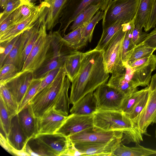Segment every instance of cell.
I'll return each instance as SVG.
<instances>
[{
    "label": "cell",
    "mask_w": 156,
    "mask_h": 156,
    "mask_svg": "<svg viewBox=\"0 0 156 156\" xmlns=\"http://www.w3.org/2000/svg\"><path fill=\"white\" fill-rule=\"evenodd\" d=\"M38 9L24 20L15 24L0 35V43L9 42L32 27L43 12L45 8L43 1Z\"/></svg>",
    "instance_id": "19"
},
{
    "label": "cell",
    "mask_w": 156,
    "mask_h": 156,
    "mask_svg": "<svg viewBox=\"0 0 156 156\" xmlns=\"http://www.w3.org/2000/svg\"><path fill=\"white\" fill-rule=\"evenodd\" d=\"M0 127L7 137L12 117L10 115L2 98L0 97Z\"/></svg>",
    "instance_id": "38"
},
{
    "label": "cell",
    "mask_w": 156,
    "mask_h": 156,
    "mask_svg": "<svg viewBox=\"0 0 156 156\" xmlns=\"http://www.w3.org/2000/svg\"><path fill=\"white\" fill-rule=\"evenodd\" d=\"M73 105L69 110L70 114L90 115L98 110L94 92L88 93Z\"/></svg>",
    "instance_id": "22"
},
{
    "label": "cell",
    "mask_w": 156,
    "mask_h": 156,
    "mask_svg": "<svg viewBox=\"0 0 156 156\" xmlns=\"http://www.w3.org/2000/svg\"><path fill=\"white\" fill-rule=\"evenodd\" d=\"M70 140L61 134L38 133L28 141L31 149L40 156H65Z\"/></svg>",
    "instance_id": "4"
},
{
    "label": "cell",
    "mask_w": 156,
    "mask_h": 156,
    "mask_svg": "<svg viewBox=\"0 0 156 156\" xmlns=\"http://www.w3.org/2000/svg\"><path fill=\"white\" fill-rule=\"evenodd\" d=\"M148 46L156 49V29H154L148 34L145 40L143 41Z\"/></svg>",
    "instance_id": "47"
},
{
    "label": "cell",
    "mask_w": 156,
    "mask_h": 156,
    "mask_svg": "<svg viewBox=\"0 0 156 156\" xmlns=\"http://www.w3.org/2000/svg\"><path fill=\"white\" fill-rule=\"evenodd\" d=\"M13 11L7 14L3 13L2 12L1 13L0 35L14 24L13 21Z\"/></svg>",
    "instance_id": "42"
},
{
    "label": "cell",
    "mask_w": 156,
    "mask_h": 156,
    "mask_svg": "<svg viewBox=\"0 0 156 156\" xmlns=\"http://www.w3.org/2000/svg\"><path fill=\"white\" fill-rule=\"evenodd\" d=\"M20 35L17 36L9 41L4 42L0 43V68L2 66L5 59L18 40Z\"/></svg>",
    "instance_id": "40"
},
{
    "label": "cell",
    "mask_w": 156,
    "mask_h": 156,
    "mask_svg": "<svg viewBox=\"0 0 156 156\" xmlns=\"http://www.w3.org/2000/svg\"><path fill=\"white\" fill-rule=\"evenodd\" d=\"M40 5H36L29 1L23 4L13 11V21L14 24L27 19L39 8Z\"/></svg>",
    "instance_id": "31"
},
{
    "label": "cell",
    "mask_w": 156,
    "mask_h": 156,
    "mask_svg": "<svg viewBox=\"0 0 156 156\" xmlns=\"http://www.w3.org/2000/svg\"><path fill=\"white\" fill-rule=\"evenodd\" d=\"M29 1L31 2H34L37 0H38L39 1H40V2H41L42 0H29Z\"/></svg>",
    "instance_id": "51"
},
{
    "label": "cell",
    "mask_w": 156,
    "mask_h": 156,
    "mask_svg": "<svg viewBox=\"0 0 156 156\" xmlns=\"http://www.w3.org/2000/svg\"><path fill=\"white\" fill-rule=\"evenodd\" d=\"M70 82L64 67L61 68L52 82L36 94L28 104L33 116L39 118L52 109L68 116L70 104L68 96Z\"/></svg>",
    "instance_id": "2"
},
{
    "label": "cell",
    "mask_w": 156,
    "mask_h": 156,
    "mask_svg": "<svg viewBox=\"0 0 156 156\" xmlns=\"http://www.w3.org/2000/svg\"><path fill=\"white\" fill-rule=\"evenodd\" d=\"M83 154L76 149L74 144L70 140L68 149L65 156H83Z\"/></svg>",
    "instance_id": "48"
},
{
    "label": "cell",
    "mask_w": 156,
    "mask_h": 156,
    "mask_svg": "<svg viewBox=\"0 0 156 156\" xmlns=\"http://www.w3.org/2000/svg\"><path fill=\"white\" fill-rule=\"evenodd\" d=\"M75 50L64 43L58 31L53 32L45 59L40 67L33 73L34 78H42L49 71L63 67L68 57Z\"/></svg>",
    "instance_id": "5"
},
{
    "label": "cell",
    "mask_w": 156,
    "mask_h": 156,
    "mask_svg": "<svg viewBox=\"0 0 156 156\" xmlns=\"http://www.w3.org/2000/svg\"><path fill=\"white\" fill-rule=\"evenodd\" d=\"M21 128L27 139H30L35 135L36 128L35 119L30 113L27 106L17 114Z\"/></svg>",
    "instance_id": "25"
},
{
    "label": "cell",
    "mask_w": 156,
    "mask_h": 156,
    "mask_svg": "<svg viewBox=\"0 0 156 156\" xmlns=\"http://www.w3.org/2000/svg\"><path fill=\"white\" fill-rule=\"evenodd\" d=\"M133 70V79L138 86H148L152 72L156 68V55L137 60L129 65Z\"/></svg>",
    "instance_id": "13"
},
{
    "label": "cell",
    "mask_w": 156,
    "mask_h": 156,
    "mask_svg": "<svg viewBox=\"0 0 156 156\" xmlns=\"http://www.w3.org/2000/svg\"><path fill=\"white\" fill-rule=\"evenodd\" d=\"M122 136V131H105L94 126L69 137L74 144L103 143Z\"/></svg>",
    "instance_id": "12"
},
{
    "label": "cell",
    "mask_w": 156,
    "mask_h": 156,
    "mask_svg": "<svg viewBox=\"0 0 156 156\" xmlns=\"http://www.w3.org/2000/svg\"><path fill=\"white\" fill-rule=\"evenodd\" d=\"M109 77L104 63L102 51L94 48L83 53L79 70L71 82L70 103L73 105L107 83Z\"/></svg>",
    "instance_id": "1"
},
{
    "label": "cell",
    "mask_w": 156,
    "mask_h": 156,
    "mask_svg": "<svg viewBox=\"0 0 156 156\" xmlns=\"http://www.w3.org/2000/svg\"><path fill=\"white\" fill-rule=\"evenodd\" d=\"M154 29H156V26H155V27L154 28Z\"/></svg>",
    "instance_id": "53"
},
{
    "label": "cell",
    "mask_w": 156,
    "mask_h": 156,
    "mask_svg": "<svg viewBox=\"0 0 156 156\" xmlns=\"http://www.w3.org/2000/svg\"><path fill=\"white\" fill-rule=\"evenodd\" d=\"M44 18L41 24L39 34L20 72L29 71L34 73L37 70L44 62L49 48L52 37L53 32H46Z\"/></svg>",
    "instance_id": "6"
},
{
    "label": "cell",
    "mask_w": 156,
    "mask_h": 156,
    "mask_svg": "<svg viewBox=\"0 0 156 156\" xmlns=\"http://www.w3.org/2000/svg\"><path fill=\"white\" fill-rule=\"evenodd\" d=\"M94 115H82L70 114L55 133L67 137L94 127Z\"/></svg>",
    "instance_id": "14"
},
{
    "label": "cell",
    "mask_w": 156,
    "mask_h": 156,
    "mask_svg": "<svg viewBox=\"0 0 156 156\" xmlns=\"http://www.w3.org/2000/svg\"><path fill=\"white\" fill-rule=\"evenodd\" d=\"M156 156V149L145 147L139 143L134 147H129L121 143L112 153V156Z\"/></svg>",
    "instance_id": "24"
},
{
    "label": "cell",
    "mask_w": 156,
    "mask_h": 156,
    "mask_svg": "<svg viewBox=\"0 0 156 156\" xmlns=\"http://www.w3.org/2000/svg\"><path fill=\"white\" fill-rule=\"evenodd\" d=\"M140 0H112L104 11L102 19L103 30L117 21L123 23L133 20Z\"/></svg>",
    "instance_id": "7"
},
{
    "label": "cell",
    "mask_w": 156,
    "mask_h": 156,
    "mask_svg": "<svg viewBox=\"0 0 156 156\" xmlns=\"http://www.w3.org/2000/svg\"><path fill=\"white\" fill-rule=\"evenodd\" d=\"M98 110H120L125 95L107 83L98 87L94 92Z\"/></svg>",
    "instance_id": "11"
},
{
    "label": "cell",
    "mask_w": 156,
    "mask_h": 156,
    "mask_svg": "<svg viewBox=\"0 0 156 156\" xmlns=\"http://www.w3.org/2000/svg\"><path fill=\"white\" fill-rule=\"evenodd\" d=\"M0 97L9 113L12 117L18 112V107L16 104L11 94L5 85H0Z\"/></svg>",
    "instance_id": "33"
},
{
    "label": "cell",
    "mask_w": 156,
    "mask_h": 156,
    "mask_svg": "<svg viewBox=\"0 0 156 156\" xmlns=\"http://www.w3.org/2000/svg\"><path fill=\"white\" fill-rule=\"evenodd\" d=\"M122 136L116 138L106 143H76V148L83 156H112L115 150L121 143Z\"/></svg>",
    "instance_id": "17"
},
{
    "label": "cell",
    "mask_w": 156,
    "mask_h": 156,
    "mask_svg": "<svg viewBox=\"0 0 156 156\" xmlns=\"http://www.w3.org/2000/svg\"><path fill=\"white\" fill-rule=\"evenodd\" d=\"M155 138H156V129H155Z\"/></svg>",
    "instance_id": "52"
},
{
    "label": "cell",
    "mask_w": 156,
    "mask_h": 156,
    "mask_svg": "<svg viewBox=\"0 0 156 156\" xmlns=\"http://www.w3.org/2000/svg\"><path fill=\"white\" fill-rule=\"evenodd\" d=\"M148 87V98L146 105L138 116L136 124L143 134L149 136L147 129L156 123V73L152 76Z\"/></svg>",
    "instance_id": "10"
},
{
    "label": "cell",
    "mask_w": 156,
    "mask_h": 156,
    "mask_svg": "<svg viewBox=\"0 0 156 156\" xmlns=\"http://www.w3.org/2000/svg\"><path fill=\"white\" fill-rule=\"evenodd\" d=\"M28 30L20 35L18 40L5 59L3 65L11 64L16 66L20 72L21 71L24 63L23 53L27 37Z\"/></svg>",
    "instance_id": "23"
},
{
    "label": "cell",
    "mask_w": 156,
    "mask_h": 156,
    "mask_svg": "<svg viewBox=\"0 0 156 156\" xmlns=\"http://www.w3.org/2000/svg\"><path fill=\"white\" fill-rule=\"evenodd\" d=\"M83 53L75 50L69 55L64 62L63 67L66 76L71 82L79 70Z\"/></svg>",
    "instance_id": "26"
},
{
    "label": "cell",
    "mask_w": 156,
    "mask_h": 156,
    "mask_svg": "<svg viewBox=\"0 0 156 156\" xmlns=\"http://www.w3.org/2000/svg\"><path fill=\"white\" fill-rule=\"evenodd\" d=\"M101 6L100 4L91 5L80 13L72 22L69 30L72 31L78 27L86 25L100 9Z\"/></svg>",
    "instance_id": "29"
},
{
    "label": "cell",
    "mask_w": 156,
    "mask_h": 156,
    "mask_svg": "<svg viewBox=\"0 0 156 156\" xmlns=\"http://www.w3.org/2000/svg\"><path fill=\"white\" fill-rule=\"evenodd\" d=\"M121 72L112 74L107 84L116 89L125 95L137 90V84L133 79V70L127 63Z\"/></svg>",
    "instance_id": "15"
},
{
    "label": "cell",
    "mask_w": 156,
    "mask_h": 156,
    "mask_svg": "<svg viewBox=\"0 0 156 156\" xmlns=\"http://www.w3.org/2000/svg\"><path fill=\"white\" fill-rule=\"evenodd\" d=\"M68 116L63 115L53 109L49 110L41 117L35 119V135L55 133L65 122Z\"/></svg>",
    "instance_id": "18"
},
{
    "label": "cell",
    "mask_w": 156,
    "mask_h": 156,
    "mask_svg": "<svg viewBox=\"0 0 156 156\" xmlns=\"http://www.w3.org/2000/svg\"><path fill=\"white\" fill-rule=\"evenodd\" d=\"M112 0H68L59 21L61 25L58 31L64 35L68 27L77 16L90 6L100 4V9L105 11Z\"/></svg>",
    "instance_id": "9"
},
{
    "label": "cell",
    "mask_w": 156,
    "mask_h": 156,
    "mask_svg": "<svg viewBox=\"0 0 156 156\" xmlns=\"http://www.w3.org/2000/svg\"><path fill=\"white\" fill-rule=\"evenodd\" d=\"M68 0H44L47 30L51 31L59 22Z\"/></svg>",
    "instance_id": "20"
},
{
    "label": "cell",
    "mask_w": 156,
    "mask_h": 156,
    "mask_svg": "<svg viewBox=\"0 0 156 156\" xmlns=\"http://www.w3.org/2000/svg\"><path fill=\"white\" fill-rule=\"evenodd\" d=\"M126 31L122 26L102 50L105 68L109 73L121 72L125 69L122 58V51Z\"/></svg>",
    "instance_id": "8"
},
{
    "label": "cell",
    "mask_w": 156,
    "mask_h": 156,
    "mask_svg": "<svg viewBox=\"0 0 156 156\" xmlns=\"http://www.w3.org/2000/svg\"><path fill=\"white\" fill-rule=\"evenodd\" d=\"M104 14V11L100 9L87 24L83 26V35L87 42L91 41L95 26L100 20L103 19Z\"/></svg>",
    "instance_id": "36"
},
{
    "label": "cell",
    "mask_w": 156,
    "mask_h": 156,
    "mask_svg": "<svg viewBox=\"0 0 156 156\" xmlns=\"http://www.w3.org/2000/svg\"><path fill=\"white\" fill-rule=\"evenodd\" d=\"M148 91L134 106L130 113L127 115L136 124L138 116L146 105L148 98Z\"/></svg>",
    "instance_id": "41"
},
{
    "label": "cell",
    "mask_w": 156,
    "mask_h": 156,
    "mask_svg": "<svg viewBox=\"0 0 156 156\" xmlns=\"http://www.w3.org/2000/svg\"><path fill=\"white\" fill-rule=\"evenodd\" d=\"M19 70L13 64H4L0 68V85H5L7 82L16 76Z\"/></svg>",
    "instance_id": "39"
},
{
    "label": "cell",
    "mask_w": 156,
    "mask_h": 156,
    "mask_svg": "<svg viewBox=\"0 0 156 156\" xmlns=\"http://www.w3.org/2000/svg\"><path fill=\"white\" fill-rule=\"evenodd\" d=\"M8 0H0V6L3 9L5 8Z\"/></svg>",
    "instance_id": "50"
},
{
    "label": "cell",
    "mask_w": 156,
    "mask_h": 156,
    "mask_svg": "<svg viewBox=\"0 0 156 156\" xmlns=\"http://www.w3.org/2000/svg\"><path fill=\"white\" fill-rule=\"evenodd\" d=\"M154 0H140L136 14L134 19V24L144 28L151 14Z\"/></svg>",
    "instance_id": "27"
},
{
    "label": "cell",
    "mask_w": 156,
    "mask_h": 156,
    "mask_svg": "<svg viewBox=\"0 0 156 156\" xmlns=\"http://www.w3.org/2000/svg\"><path fill=\"white\" fill-rule=\"evenodd\" d=\"M156 26V0H154L152 10L148 22L144 28L145 32H147Z\"/></svg>",
    "instance_id": "46"
},
{
    "label": "cell",
    "mask_w": 156,
    "mask_h": 156,
    "mask_svg": "<svg viewBox=\"0 0 156 156\" xmlns=\"http://www.w3.org/2000/svg\"><path fill=\"white\" fill-rule=\"evenodd\" d=\"M6 139L15 149L21 150L30 140L27 139L20 124L17 114L12 119Z\"/></svg>",
    "instance_id": "21"
},
{
    "label": "cell",
    "mask_w": 156,
    "mask_h": 156,
    "mask_svg": "<svg viewBox=\"0 0 156 156\" xmlns=\"http://www.w3.org/2000/svg\"><path fill=\"white\" fill-rule=\"evenodd\" d=\"M94 122L95 127L105 131H122L123 144L143 141V134L136 124L120 110H98L94 114Z\"/></svg>",
    "instance_id": "3"
},
{
    "label": "cell",
    "mask_w": 156,
    "mask_h": 156,
    "mask_svg": "<svg viewBox=\"0 0 156 156\" xmlns=\"http://www.w3.org/2000/svg\"><path fill=\"white\" fill-rule=\"evenodd\" d=\"M34 78L33 73L29 71L19 72L5 84L12 96L18 108Z\"/></svg>",
    "instance_id": "16"
},
{
    "label": "cell",
    "mask_w": 156,
    "mask_h": 156,
    "mask_svg": "<svg viewBox=\"0 0 156 156\" xmlns=\"http://www.w3.org/2000/svg\"><path fill=\"white\" fill-rule=\"evenodd\" d=\"M60 68L55 69L49 71L44 77L41 78L40 86L36 94L48 86L52 82L59 72Z\"/></svg>",
    "instance_id": "44"
},
{
    "label": "cell",
    "mask_w": 156,
    "mask_h": 156,
    "mask_svg": "<svg viewBox=\"0 0 156 156\" xmlns=\"http://www.w3.org/2000/svg\"><path fill=\"white\" fill-rule=\"evenodd\" d=\"M123 23L118 21L103 30L102 33L95 49L102 51L115 34L122 27Z\"/></svg>",
    "instance_id": "32"
},
{
    "label": "cell",
    "mask_w": 156,
    "mask_h": 156,
    "mask_svg": "<svg viewBox=\"0 0 156 156\" xmlns=\"http://www.w3.org/2000/svg\"><path fill=\"white\" fill-rule=\"evenodd\" d=\"M25 150L26 152L30 155V156H40L38 154L34 152L31 149L28 143V142L25 146Z\"/></svg>",
    "instance_id": "49"
},
{
    "label": "cell",
    "mask_w": 156,
    "mask_h": 156,
    "mask_svg": "<svg viewBox=\"0 0 156 156\" xmlns=\"http://www.w3.org/2000/svg\"><path fill=\"white\" fill-rule=\"evenodd\" d=\"M134 26L131 29L126 30L124 37L122 51V58L124 64L127 63L136 46L132 40V32Z\"/></svg>",
    "instance_id": "37"
},
{
    "label": "cell",
    "mask_w": 156,
    "mask_h": 156,
    "mask_svg": "<svg viewBox=\"0 0 156 156\" xmlns=\"http://www.w3.org/2000/svg\"><path fill=\"white\" fill-rule=\"evenodd\" d=\"M29 0H8L2 12L7 14L13 12Z\"/></svg>",
    "instance_id": "45"
},
{
    "label": "cell",
    "mask_w": 156,
    "mask_h": 156,
    "mask_svg": "<svg viewBox=\"0 0 156 156\" xmlns=\"http://www.w3.org/2000/svg\"><path fill=\"white\" fill-rule=\"evenodd\" d=\"M148 91V87L140 90H137L125 97L120 110L129 114L134 106Z\"/></svg>",
    "instance_id": "30"
},
{
    "label": "cell",
    "mask_w": 156,
    "mask_h": 156,
    "mask_svg": "<svg viewBox=\"0 0 156 156\" xmlns=\"http://www.w3.org/2000/svg\"><path fill=\"white\" fill-rule=\"evenodd\" d=\"M142 29L143 28L134 25L132 32V40L135 46L143 41L148 34L147 32H143Z\"/></svg>",
    "instance_id": "43"
},
{
    "label": "cell",
    "mask_w": 156,
    "mask_h": 156,
    "mask_svg": "<svg viewBox=\"0 0 156 156\" xmlns=\"http://www.w3.org/2000/svg\"><path fill=\"white\" fill-rule=\"evenodd\" d=\"M155 50L142 42L135 46L126 63L130 65L137 60L149 57L153 54Z\"/></svg>",
    "instance_id": "34"
},
{
    "label": "cell",
    "mask_w": 156,
    "mask_h": 156,
    "mask_svg": "<svg viewBox=\"0 0 156 156\" xmlns=\"http://www.w3.org/2000/svg\"><path fill=\"white\" fill-rule=\"evenodd\" d=\"M41 78H34L28 88L18 108V112L27 106L37 92Z\"/></svg>",
    "instance_id": "35"
},
{
    "label": "cell",
    "mask_w": 156,
    "mask_h": 156,
    "mask_svg": "<svg viewBox=\"0 0 156 156\" xmlns=\"http://www.w3.org/2000/svg\"><path fill=\"white\" fill-rule=\"evenodd\" d=\"M83 26L78 27L62 37L64 43L68 47L75 50L85 46L87 42L83 35Z\"/></svg>",
    "instance_id": "28"
}]
</instances>
